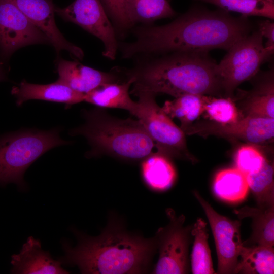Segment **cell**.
<instances>
[{"instance_id":"21","label":"cell","mask_w":274,"mask_h":274,"mask_svg":"<svg viewBox=\"0 0 274 274\" xmlns=\"http://www.w3.org/2000/svg\"><path fill=\"white\" fill-rule=\"evenodd\" d=\"M273 272V247L243 245L235 273L272 274Z\"/></svg>"},{"instance_id":"5","label":"cell","mask_w":274,"mask_h":274,"mask_svg":"<svg viewBox=\"0 0 274 274\" xmlns=\"http://www.w3.org/2000/svg\"><path fill=\"white\" fill-rule=\"evenodd\" d=\"M60 129H21L0 136V185L13 183L26 190L23 176L26 169L50 149L70 142L61 139Z\"/></svg>"},{"instance_id":"4","label":"cell","mask_w":274,"mask_h":274,"mask_svg":"<svg viewBox=\"0 0 274 274\" xmlns=\"http://www.w3.org/2000/svg\"><path fill=\"white\" fill-rule=\"evenodd\" d=\"M85 123L71 130L84 136L91 147L87 157L107 155L129 161H142L152 154L155 143L141 122L119 119L101 109L84 110Z\"/></svg>"},{"instance_id":"28","label":"cell","mask_w":274,"mask_h":274,"mask_svg":"<svg viewBox=\"0 0 274 274\" xmlns=\"http://www.w3.org/2000/svg\"><path fill=\"white\" fill-rule=\"evenodd\" d=\"M204 112L211 121L226 124L235 122L241 118L233 98H216L204 95Z\"/></svg>"},{"instance_id":"33","label":"cell","mask_w":274,"mask_h":274,"mask_svg":"<svg viewBox=\"0 0 274 274\" xmlns=\"http://www.w3.org/2000/svg\"><path fill=\"white\" fill-rule=\"evenodd\" d=\"M268 1L272 2H274V0H268Z\"/></svg>"},{"instance_id":"31","label":"cell","mask_w":274,"mask_h":274,"mask_svg":"<svg viewBox=\"0 0 274 274\" xmlns=\"http://www.w3.org/2000/svg\"><path fill=\"white\" fill-rule=\"evenodd\" d=\"M267 41L265 48L273 53L274 51V23L269 20L260 21L258 23V29Z\"/></svg>"},{"instance_id":"2","label":"cell","mask_w":274,"mask_h":274,"mask_svg":"<svg viewBox=\"0 0 274 274\" xmlns=\"http://www.w3.org/2000/svg\"><path fill=\"white\" fill-rule=\"evenodd\" d=\"M75 247L62 242V264L77 266L82 273L130 274L149 271L158 249L155 235L145 238L126 230L122 221L112 216L106 227L95 237L74 229Z\"/></svg>"},{"instance_id":"12","label":"cell","mask_w":274,"mask_h":274,"mask_svg":"<svg viewBox=\"0 0 274 274\" xmlns=\"http://www.w3.org/2000/svg\"><path fill=\"white\" fill-rule=\"evenodd\" d=\"M183 132L187 135H215L251 144H261L273 139L274 118L244 116L235 122L226 124L199 121L193 123Z\"/></svg>"},{"instance_id":"6","label":"cell","mask_w":274,"mask_h":274,"mask_svg":"<svg viewBox=\"0 0 274 274\" xmlns=\"http://www.w3.org/2000/svg\"><path fill=\"white\" fill-rule=\"evenodd\" d=\"M263 37L257 30L235 42L217 65L224 97L234 98V92L242 83L254 78L261 65L273 53L263 45Z\"/></svg>"},{"instance_id":"9","label":"cell","mask_w":274,"mask_h":274,"mask_svg":"<svg viewBox=\"0 0 274 274\" xmlns=\"http://www.w3.org/2000/svg\"><path fill=\"white\" fill-rule=\"evenodd\" d=\"M55 12L98 38L104 44L103 56L115 58L118 46L115 30L101 0H75L64 8L55 7Z\"/></svg>"},{"instance_id":"23","label":"cell","mask_w":274,"mask_h":274,"mask_svg":"<svg viewBox=\"0 0 274 274\" xmlns=\"http://www.w3.org/2000/svg\"><path fill=\"white\" fill-rule=\"evenodd\" d=\"M203 106V95L185 94L172 101H166L162 109L170 118L180 121V128L183 131L204 113Z\"/></svg>"},{"instance_id":"19","label":"cell","mask_w":274,"mask_h":274,"mask_svg":"<svg viewBox=\"0 0 274 274\" xmlns=\"http://www.w3.org/2000/svg\"><path fill=\"white\" fill-rule=\"evenodd\" d=\"M241 219H252V234L243 242L246 246H260L273 247L274 206L266 208L245 207L233 211Z\"/></svg>"},{"instance_id":"3","label":"cell","mask_w":274,"mask_h":274,"mask_svg":"<svg viewBox=\"0 0 274 274\" xmlns=\"http://www.w3.org/2000/svg\"><path fill=\"white\" fill-rule=\"evenodd\" d=\"M208 53L175 52L127 72L134 78L130 93L224 96L217 63Z\"/></svg>"},{"instance_id":"25","label":"cell","mask_w":274,"mask_h":274,"mask_svg":"<svg viewBox=\"0 0 274 274\" xmlns=\"http://www.w3.org/2000/svg\"><path fill=\"white\" fill-rule=\"evenodd\" d=\"M127 10L133 25L172 17L176 14L167 0H127Z\"/></svg>"},{"instance_id":"27","label":"cell","mask_w":274,"mask_h":274,"mask_svg":"<svg viewBox=\"0 0 274 274\" xmlns=\"http://www.w3.org/2000/svg\"><path fill=\"white\" fill-rule=\"evenodd\" d=\"M214 5L226 11L239 13L242 16H257L274 18V2L268 0H195Z\"/></svg>"},{"instance_id":"10","label":"cell","mask_w":274,"mask_h":274,"mask_svg":"<svg viewBox=\"0 0 274 274\" xmlns=\"http://www.w3.org/2000/svg\"><path fill=\"white\" fill-rule=\"evenodd\" d=\"M50 44L45 34L9 0H0V61L8 60L20 48Z\"/></svg>"},{"instance_id":"1","label":"cell","mask_w":274,"mask_h":274,"mask_svg":"<svg viewBox=\"0 0 274 274\" xmlns=\"http://www.w3.org/2000/svg\"><path fill=\"white\" fill-rule=\"evenodd\" d=\"M252 29L247 17H235L223 10L192 9L162 26L139 27L136 39L122 47V56L169 52L228 51Z\"/></svg>"},{"instance_id":"16","label":"cell","mask_w":274,"mask_h":274,"mask_svg":"<svg viewBox=\"0 0 274 274\" xmlns=\"http://www.w3.org/2000/svg\"><path fill=\"white\" fill-rule=\"evenodd\" d=\"M11 94L16 98V104L18 106L32 99L71 106L84 101L85 97V94L75 91L57 81L47 84H37L23 80L18 86L12 88Z\"/></svg>"},{"instance_id":"32","label":"cell","mask_w":274,"mask_h":274,"mask_svg":"<svg viewBox=\"0 0 274 274\" xmlns=\"http://www.w3.org/2000/svg\"><path fill=\"white\" fill-rule=\"evenodd\" d=\"M7 79V71L4 65L3 62L0 61V82L6 81Z\"/></svg>"},{"instance_id":"26","label":"cell","mask_w":274,"mask_h":274,"mask_svg":"<svg viewBox=\"0 0 274 274\" xmlns=\"http://www.w3.org/2000/svg\"><path fill=\"white\" fill-rule=\"evenodd\" d=\"M273 163L266 158L258 173L246 176L249 188L254 194L259 208L274 206Z\"/></svg>"},{"instance_id":"7","label":"cell","mask_w":274,"mask_h":274,"mask_svg":"<svg viewBox=\"0 0 274 274\" xmlns=\"http://www.w3.org/2000/svg\"><path fill=\"white\" fill-rule=\"evenodd\" d=\"M135 116L155 143L158 152L169 158L195 163L196 158L188 151L183 131L177 126L156 103L155 95L142 93Z\"/></svg>"},{"instance_id":"11","label":"cell","mask_w":274,"mask_h":274,"mask_svg":"<svg viewBox=\"0 0 274 274\" xmlns=\"http://www.w3.org/2000/svg\"><path fill=\"white\" fill-rule=\"evenodd\" d=\"M193 194L203 209L212 230L218 257L217 273H235L243 246L241 222L217 213L198 192L194 191Z\"/></svg>"},{"instance_id":"17","label":"cell","mask_w":274,"mask_h":274,"mask_svg":"<svg viewBox=\"0 0 274 274\" xmlns=\"http://www.w3.org/2000/svg\"><path fill=\"white\" fill-rule=\"evenodd\" d=\"M255 79L252 89L238 93L245 116L274 118L273 71L265 72Z\"/></svg>"},{"instance_id":"30","label":"cell","mask_w":274,"mask_h":274,"mask_svg":"<svg viewBox=\"0 0 274 274\" xmlns=\"http://www.w3.org/2000/svg\"><path fill=\"white\" fill-rule=\"evenodd\" d=\"M105 9L120 31L129 29L133 24L127 10V0H101Z\"/></svg>"},{"instance_id":"22","label":"cell","mask_w":274,"mask_h":274,"mask_svg":"<svg viewBox=\"0 0 274 274\" xmlns=\"http://www.w3.org/2000/svg\"><path fill=\"white\" fill-rule=\"evenodd\" d=\"M249 189L246 176L236 167L221 170L215 177L214 192L225 201L236 202L244 199Z\"/></svg>"},{"instance_id":"24","label":"cell","mask_w":274,"mask_h":274,"mask_svg":"<svg viewBox=\"0 0 274 274\" xmlns=\"http://www.w3.org/2000/svg\"><path fill=\"white\" fill-rule=\"evenodd\" d=\"M194 242L191 254V269L194 274L215 273L208 244L206 222L198 218L192 228Z\"/></svg>"},{"instance_id":"29","label":"cell","mask_w":274,"mask_h":274,"mask_svg":"<svg viewBox=\"0 0 274 274\" xmlns=\"http://www.w3.org/2000/svg\"><path fill=\"white\" fill-rule=\"evenodd\" d=\"M266 158L255 146L244 145L241 146L235 153L236 167L245 176L253 175L261 170Z\"/></svg>"},{"instance_id":"14","label":"cell","mask_w":274,"mask_h":274,"mask_svg":"<svg viewBox=\"0 0 274 274\" xmlns=\"http://www.w3.org/2000/svg\"><path fill=\"white\" fill-rule=\"evenodd\" d=\"M12 273L66 274L69 272L62 266L59 260L52 258L48 251L42 249L39 239L29 237L20 252L12 256Z\"/></svg>"},{"instance_id":"15","label":"cell","mask_w":274,"mask_h":274,"mask_svg":"<svg viewBox=\"0 0 274 274\" xmlns=\"http://www.w3.org/2000/svg\"><path fill=\"white\" fill-rule=\"evenodd\" d=\"M57 81L72 90L85 94L98 86L118 82V77L113 73L95 70L76 61L58 60L57 64Z\"/></svg>"},{"instance_id":"20","label":"cell","mask_w":274,"mask_h":274,"mask_svg":"<svg viewBox=\"0 0 274 274\" xmlns=\"http://www.w3.org/2000/svg\"><path fill=\"white\" fill-rule=\"evenodd\" d=\"M141 172L145 183L155 191L168 189L176 178V170L169 158L158 152L142 161Z\"/></svg>"},{"instance_id":"13","label":"cell","mask_w":274,"mask_h":274,"mask_svg":"<svg viewBox=\"0 0 274 274\" xmlns=\"http://www.w3.org/2000/svg\"><path fill=\"white\" fill-rule=\"evenodd\" d=\"M38 29L43 32L59 53L65 50L82 59L83 50L68 42L60 32L55 20V8L52 0H9Z\"/></svg>"},{"instance_id":"8","label":"cell","mask_w":274,"mask_h":274,"mask_svg":"<svg viewBox=\"0 0 274 274\" xmlns=\"http://www.w3.org/2000/svg\"><path fill=\"white\" fill-rule=\"evenodd\" d=\"M166 214L169 220L168 224L159 228L155 234L159 258L152 273H188V252L192 226H184V216H177L171 209L166 210Z\"/></svg>"},{"instance_id":"18","label":"cell","mask_w":274,"mask_h":274,"mask_svg":"<svg viewBox=\"0 0 274 274\" xmlns=\"http://www.w3.org/2000/svg\"><path fill=\"white\" fill-rule=\"evenodd\" d=\"M134 78L128 77L126 81L107 83L100 85L85 94L84 101L101 108H116L127 110L135 116L138 102L132 100L129 92Z\"/></svg>"}]
</instances>
